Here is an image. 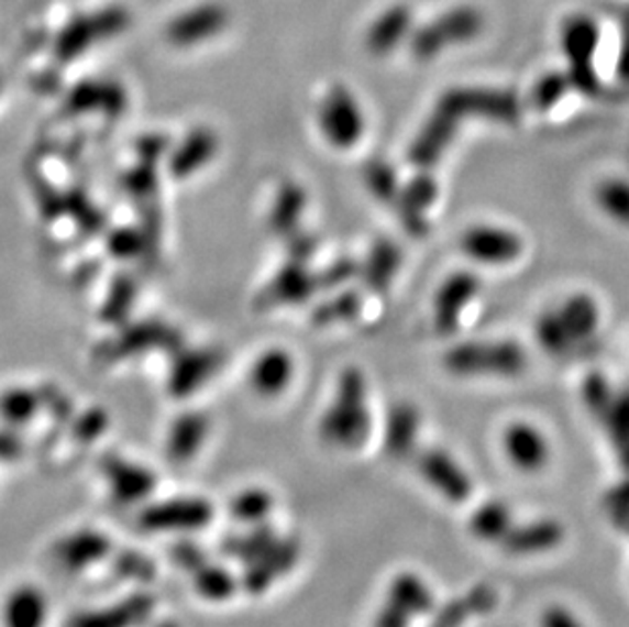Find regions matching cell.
<instances>
[{
  "label": "cell",
  "mask_w": 629,
  "mask_h": 627,
  "mask_svg": "<svg viewBox=\"0 0 629 627\" xmlns=\"http://www.w3.org/2000/svg\"><path fill=\"white\" fill-rule=\"evenodd\" d=\"M611 521H614V526H616L619 532L629 536V512H626V514H617V516H611Z\"/></svg>",
  "instance_id": "8d00e7d4"
},
{
  "label": "cell",
  "mask_w": 629,
  "mask_h": 627,
  "mask_svg": "<svg viewBox=\"0 0 629 627\" xmlns=\"http://www.w3.org/2000/svg\"><path fill=\"white\" fill-rule=\"evenodd\" d=\"M275 499L272 493L267 490H245L239 493L231 504V514L234 519L249 524V526H257V524H265L267 516L274 509Z\"/></svg>",
  "instance_id": "f1b7e54d"
},
{
  "label": "cell",
  "mask_w": 629,
  "mask_h": 627,
  "mask_svg": "<svg viewBox=\"0 0 629 627\" xmlns=\"http://www.w3.org/2000/svg\"><path fill=\"white\" fill-rule=\"evenodd\" d=\"M210 519L212 505L202 499H172L153 509L143 521L153 530H198Z\"/></svg>",
  "instance_id": "e0dca14e"
},
{
  "label": "cell",
  "mask_w": 629,
  "mask_h": 627,
  "mask_svg": "<svg viewBox=\"0 0 629 627\" xmlns=\"http://www.w3.org/2000/svg\"><path fill=\"white\" fill-rule=\"evenodd\" d=\"M363 308V300L361 296L355 294V292H342L336 298L327 301L324 306L318 308L316 312V322L322 324V327H329V324H342V322H349L353 320L355 316H358Z\"/></svg>",
  "instance_id": "1f68e13d"
},
{
  "label": "cell",
  "mask_w": 629,
  "mask_h": 627,
  "mask_svg": "<svg viewBox=\"0 0 629 627\" xmlns=\"http://www.w3.org/2000/svg\"><path fill=\"white\" fill-rule=\"evenodd\" d=\"M367 377L358 367L342 369L334 397L324 411L318 432L334 449H361L371 435Z\"/></svg>",
  "instance_id": "6da1fadb"
},
{
  "label": "cell",
  "mask_w": 629,
  "mask_h": 627,
  "mask_svg": "<svg viewBox=\"0 0 629 627\" xmlns=\"http://www.w3.org/2000/svg\"><path fill=\"white\" fill-rule=\"evenodd\" d=\"M449 112L459 123L466 119H481L489 123L516 124L520 121V98L504 88L485 86H454L442 92L434 105Z\"/></svg>",
  "instance_id": "3957f363"
},
{
  "label": "cell",
  "mask_w": 629,
  "mask_h": 627,
  "mask_svg": "<svg viewBox=\"0 0 629 627\" xmlns=\"http://www.w3.org/2000/svg\"><path fill=\"white\" fill-rule=\"evenodd\" d=\"M385 601H389L391 605H396L401 612H406L411 619L432 614L434 605H437L430 585L420 574L410 573V571L396 574L391 579V583L387 586V593H385Z\"/></svg>",
  "instance_id": "ffe728a7"
},
{
  "label": "cell",
  "mask_w": 629,
  "mask_h": 627,
  "mask_svg": "<svg viewBox=\"0 0 629 627\" xmlns=\"http://www.w3.org/2000/svg\"><path fill=\"white\" fill-rule=\"evenodd\" d=\"M562 54L569 59L566 76L576 92L597 96L602 80L593 68V57L599 47V29L588 16H571L564 21L561 33Z\"/></svg>",
  "instance_id": "277c9868"
},
{
  "label": "cell",
  "mask_w": 629,
  "mask_h": 627,
  "mask_svg": "<svg viewBox=\"0 0 629 627\" xmlns=\"http://www.w3.org/2000/svg\"><path fill=\"white\" fill-rule=\"evenodd\" d=\"M602 426L617 452L621 469L629 473V389L616 392L611 408L605 414Z\"/></svg>",
  "instance_id": "cb8c5ba5"
},
{
  "label": "cell",
  "mask_w": 629,
  "mask_h": 627,
  "mask_svg": "<svg viewBox=\"0 0 629 627\" xmlns=\"http://www.w3.org/2000/svg\"><path fill=\"white\" fill-rule=\"evenodd\" d=\"M556 312L561 316L562 327L569 332L575 349L593 341L602 324V308L588 294H573L571 298L562 301Z\"/></svg>",
  "instance_id": "ac0fdd59"
},
{
  "label": "cell",
  "mask_w": 629,
  "mask_h": 627,
  "mask_svg": "<svg viewBox=\"0 0 629 627\" xmlns=\"http://www.w3.org/2000/svg\"><path fill=\"white\" fill-rule=\"evenodd\" d=\"M411 16L408 9L394 7L385 11L382 16L375 19L367 35H365V47L375 57H385L396 50L399 43L406 40L410 33Z\"/></svg>",
  "instance_id": "44dd1931"
},
{
  "label": "cell",
  "mask_w": 629,
  "mask_h": 627,
  "mask_svg": "<svg viewBox=\"0 0 629 627\" xmlns=\"http://www.w3.org/2000/svg\"><path fill=\"white\" fill-rule=\"evenodd\" d=\"M603 505L609 512V516L626 514L629 512V475L614 485L603 497Z\"/></svg>",
  "instance_id": "836d02e7"
},
{
  "label": "cell",
  "mask_w": 629,
  "mask_h": 627,
  "mask_svg": "<svg viewBox=\"0 0 629 627\" xmlns=\"http://www.w3.org/2000/svg\"><path fill=\"white\" fill-rule=\"evenodd\" d=\"M564 536L566 530L559 519H533L526 524H514L499 546L509 557H533L559 548L564 542Z\"/></svg>",
  "instance_id": "4fadbf2b"
},
{
  "label": "cell",
  "mask_w": 629,
  "mask_h": 627,
  "mask_svg": "<svg viewBox=\"0 0 629 627\" xmlns=\"http://www.w3.org/2000/svg\"><path fill=\"white\" fill-rule=\"evenodd\" d=\"M483 29V19L473 9H454L428 23L411 37V54L420 62H430L446 47L473 42Z\"/></svg>",
  "instance_id": "8992f818"
},
{
  "label": "cell",
  "mask_w": 629,
  "mask_h": 627,
  "mask_svg": "<svg viewBox=\"0 0 629 627\" xmlns=\"http://www.w3.org/2000/svg\"><path fill=\"white\" fill-rule=\"evenodd\" d=\"M569 90H573L566 72H550L542 76L532 90V105L540 112L554 109Z\"/></svg>",
  "instance_id": "4dcf8cb0"
},
{
  "label": "cell",
  "mask_w": 629,
  "mask_h": 627,
  "mask_svg": "<svg viewBox=\"0 0 629 627\" xmlns=\"http://www.w3.org/2000/svg\"><path fill=\"white\" fill-rule=\"evenodd\" d=\"M442 365L451 375L463 380H514L528 369V353L521 342L511 339L459 342L444 353Z\"/></svg>",
  "instance_id": "7a4b0ae2"
},
{
  "label": "cell",
  "mask_w": 629,
  "mask_h": 627,
  "mask_svg": "<svg viewBox=\"0 0 629 627\" xmlns=\"http://www.w3.org/2000/svg\"><path fill=\"white\" fill-rule=\"evenodd\" d=\"M536 339H538V344L542 346V351H547L548 355L562 356L575 349L569 332L562 327L561 316L556 312V308L547 310V312L538 316V320H536Z\"/></svg>",
  "instance_id": "83f0119b"
},
{
  "label": "cell",
  "mask_w": 629,
  "mask_h": 627,
  "mask_svg": "<svg viewBox=\"0 0 629 627\" xmlns=\"http://www.w3.org/2000/svg\"><path fill=\"white\" fill-rule=\"evenodd\" d=\"M514 524L516 521H514L511 507L501 499H492V502L481 504L473 512V516L468 519V530L481 542L499 544Z\"/></svg>",
  "instance_id": "603a6c76"
},
{
  "label": "cell",
  "mask_w": 629,
  "mask_h": 627,
  "mask_svg": "<svg viewBox=\"0 0 629 627\" xmlns=\"http://www.w3.org/2000/svg\"><path fill=\"white\" fill-rule=\"evenodd\" d=\"M318 124L332 147L349 151L365 136L367 119L353 90L344 84H334L320 102Z\"/></svg>",
  "instance_id": "5b68a950"
},
{
  "label": "cell",
  "mask_w": 629,
  "mask_h": 627,
  "mask_svg": "<svg viewBox=\"0 0 629 627\" xmlns=\"http://www.w3.org/2000/svg\"><path fill=\"white\" fill-rule=\"evenodd\" d=\"M361 272V263H356L353 260H339L336 263H332L327 272L320 275L318 279V286L334 287L342 286L346 284L349 279H353L355 275Z\"/></svg>",
  "instance_id": "d6a6232c"
},
{
  "label": "cell",
  "mask_w": 629,
  "mask_h": 627,
  "mask_svg": "<svg viewBox=\"0 0 629 627\" xmlns=\"http://www.w3.org/2000/svg\"><path fill=\"white\" fill-rule=\"evenodd\" d=\"M437 182L430 178L428 174H420V176L410 179L406 186H401L394 210L397 212V219L401 222V227L410 232L411 237L422 239L428 234L430 224L426 219V212L430 210V206L437 202Z\"/></svg>",
  "instance_id": "9a60e30c"
},
{
  "label": "cell",
  "mask_w": 629,
  "mask_h": 627,
  "mask_svg": "<svg viewBox=\"0 0 629 627\" xmlns=\"http://www.w3.org/2000/svg\"><path fill=\"white\" fill-rule=\"evenodd\" d=\"M422 414L411 402H397L385 422L384 450L394 461H408L418 452Z\"/></svg>",
  "instance_id": "2e32d148"
},
{
  "label": "cell",
  "mask_w": 629,
  "mask_h": 627,
  "mask_svg": "<svg viewBox=\"0 0 629 627\" xmlns=\"http://www.w3.org/2000/svg\"><path fill=\"white\" fill-rule=\"evenodd\" d=\"M413 463L426 483L451 504H463L473 493V481L459 461L442 449L418 450Z\"/></svg>",
  "instance_id": "9c48e42d"
},
{
  "label": "cell",
  "mask_w": 629,
  "mask_h": 627,
  "mask_svg": "<svg viewBox=\"0 0 629 627\" xmlns=\"http://www.w3.org/2000/svg\"><path fill=\"white\" fill-rule=\"evenodd\" d=\"M49 619L52 601L37 583H16L0 601V627H47Z\"/></svg>",
  "instance_id": "30bf717a"
},
{
  "label": "cell",
  "mask_w": 629,
  "mask_h": 627,
  "mask_svg": "<svg viewBox=\"0 0 629 627\" xmlns=\"http://www.w3.org/2000/svg\"><path fill=\"white\" fill-rule=\"evenodd\" d=\"M540 627H585L569 607L550 605L540 617Z\"/></svg>",
  "instance_id": "e575fe53"
},
{
  "label": "cell",
  "mask_w": 629,
  "mask_h": 627,
  "mask_svg": "<svg viewBox=\"0 0 629 627\" xmlns=\"http://www.w3.org/2000/svg\"><path fill=\"white\" fill-rule=\"evenodd\" d=\"M461 123L444 110L432 109L408 150V160L420 169L437 165L459 135Z\"/></svg>",
  "instance_id": "8fae6325"
},
{
  "label": "cell",
  "mask_w": 629,
  "mask_h": 627,
  "mask_svg": "<svg viewBox=\"0 0 629 627\" xmlns=\"http://www.w3.org/2000/svg\"><path fill=\"white\" fill-rule=\"evenodd\" d=\"M413 619L406 612H401L396 605H391L389 601H384L382 609L375 615L373 627H411Z\"/></svg>",
  "instance_id": "d590c367"
},
{
  "label": "cell",
  "mask_w": 629,
  "mask_h": 627,
  "mask_svg": "<svg viewBox=\"0 0 629 627\" xmlns=\"http://www.w3.org/2000/svg\"><path fill=\"white\" fill-rule=\"evenodd\" d=\"M595 205L602 208L607 219L629 227V182L624 178H607L597 184L593 191Z\"/></svg>",
  "instance_id": "d4e9b609"
},
{
  "label": "cell",
  "mask_w": 629,
  "mask_h": 627,
  "mask_svg": "<svg viewBox=\"0 0 629 627\" xmlns=\"http://www.w3.org/2000/svg\"><path fill=\"white\" fill-rule=\"evenodd\" d=\"M616 392L617 389L611 387V383L607 382V377L599 371L588 373L587 377L583 380L581 397H583V404H585L588 414L597 422L602 424L605 414L611 408V402L616 397Z\"/></svg>",
  "instance_id": "f546056e"
},
{
  "label": "cell",
  "mask_w": 629,
  "mask_h": 627,
  "mask_svg": "<svg viewBox=\"0 0 629 627\" xmlns=\"http://www.w3.org/2000/svg\"><path fill=\"white\" fill-rule=\"evenodd\" d=\"M401 267V249L391 239H377L371 245L367 260L361 263L358 275L375 294L387 292Z\"/></svg>",
  "instance_id": "d6986e66"
},
{
  "label": "cell",
  "mask_w": 629,
  "mask_h": 627,
  "mask_svg": "<svg viewBox=\"0 0 629 627\" xmlns=\"http://www.w3.org/2000/svg\"><path fill=\"white\" fill-rule=\"evenodd\" d=\"M363 182H365V186H367L373 198H377L379 202L394 208L401 186H399L396 169L391 167L389 162H385L382 157H375V160L367 162L363 167Z\"/></svg>",
  "instance_id": "4316f807"
},
{
  "label": "cell",
  "mask_w": 629,
  "mask_h": 627,
  "mask_svg": "<svg viewBox=\"0 0 629 627\" xmlns=\"http://www.w3.org/2000/svg\"><path fill=\"white\" fill-rule=\"evenodd\" d=\"M504 450L514 466L523 473H538L550 461V444L544 432L530 422L509 424L504 432Z\"/></svg>",
  "instance_id": "5bb4252c"
},
{
  "label": "cell",
  "mask_w": 629,
  "mask_h": 627,
  "mask_svg": "<svg viewBox=\"0 0 629 627\" xmlns=\"http://www.w3.org/2000/svg\"><path fill=\"white\" fill-rule=\"evenodd\" d=\"M459 246L463 255L479 265L501 267L520 260L523 241L518 232L497 224H473L463 234Z\"/></svg>",
  "instance_id": "52a82bcc"
},
{
  "label": "cell",
  "mask_w": 629,
  "mask_h": 627,
  "mask_svg": "<svg viewBox=\"0 0 629 627\" xmlns=\"http://www.w3.org/2000/svg\"><path fill=\"white\" fill-rule=\"evenodd\" d=\"M481 287L483 282L473 272H454L440 284L432 306V322L438 334L451 337L456 332L466 308L479 296Z\"/></svg>",
  "instance_id": "ba28073f"
},
{
  "label": "cell",
  "mask_w": 629,
  "mask_h": 627,
  "mask_svg": "<svg viewBox=\"0 0 629 627\" xmlns=\"http://www.w3.org/2000/svg\"><path fill=\"white\" fill-rule=\"evenodd\" d=\"M291 359L282 351L263 356L253 373L255 387L263 396H277L291 380Z\"/></svg>",
  "instance_id": "484cf974"
},
{
  "label": "cell",
  "mask_w": 629,
  "mask_h": 627,
  "mask_svg": "<svg viewBox=\"0 0 629 627\" xmlns=\"http://www.w3.org/2000/svg\"><path fill=\"white\" fill-rule=\"evenodd\" d=\"M301 546L296 538H277L257 559L249 562L245 574L246 591L260 595L288 574L300 560Z\"/></svg>",
  "instance_id": "7c38bea8"
},
{
  "label": "cell",
  "mask_w": 629,
  "mask_h": 627,
  "mask_svg": "<svg viewBox=\"0 0 629 627\" xmlns=\"http://www.w3.org/2000/svg\"><path fill=\"white\" fill-rule=\"evenodd\" d=\"M497 603V595L492 586L479 585L471 588L463 597L449 601L437 614L430 627H461L468 617L492 612Z\"/></svg>",
  "instance_id": "7402d4cb"
}]
</instances>
